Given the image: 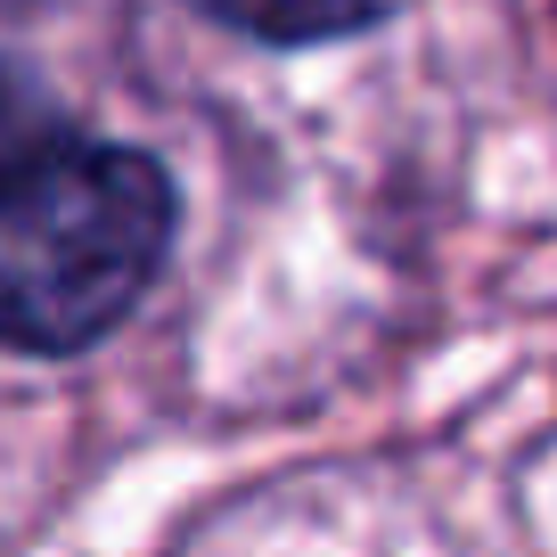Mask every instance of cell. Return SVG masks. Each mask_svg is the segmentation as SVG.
<instances>
[{"instance_id":"obj_2","label":"cell","mask_w":557,"mask_h":557,"mask_svg":"<svg viewBox=\"0 0 557 557\" xmlns=\"http://www.w3.org/2000/svg\"><path fill=\"white\" fill-rule=\"evenodd\" d=\"M206 9L222 25H238V34H262V41H336V34L377 25L401 0H206Z\"/></svg>"},{"instance_id":"obj_1","label":"cell","mask_w":557,"mask_h":557,"mask_svg":"<svg viewBox=\"0 0 557 557\" xmlns=\"http://www.w3.org/2000/svg\"><path fill=\"white\" fill-rule=\"evenodd\" d=\"M164 246H173L164 164L66 123L0 58V345H99L148 296Z\"/></svg>"}]
</instances>
